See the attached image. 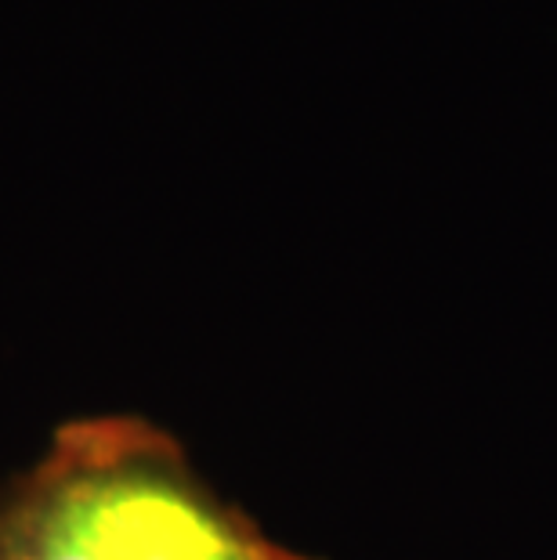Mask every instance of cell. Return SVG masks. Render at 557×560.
Returning a JSON list of instances; mask_svg holds the SVG:
<instances>
[{"label":"cell","instance_id":"obj_1","mask_svg":"<svg viewBox=\"0 0 557 560\" xmlns=\"http://www.w3.org/2000/svg\"><path fill=\"white\" fill-rule=\"evenodd\" d=\"M0 560H315L271 542L141 416L62 423L0 481Z\"/></svg>","mask_w":557,"mask_h":560}]
</instances>
